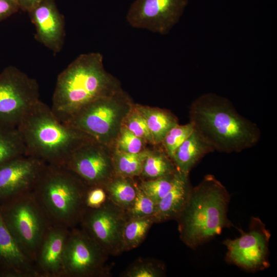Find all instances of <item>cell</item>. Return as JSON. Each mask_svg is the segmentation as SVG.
Here are the masks:
<instances>
[{
	"instance_id": "6",
	"label": "cell",
	"mask_w": 277,
	"mask_h": 277,
	"mask_svg": "<svg viewBox=\"0 0 277 277\" xmlns=\"http://www.w3.org/2000/svg\"><path fill=\"white\" fill-rule=\"evenodd\" d=\"M0 214L19 246L34 263L42 241L52 223L32 191L1 204Z\"/></svg>"
},
{
	"instance_id": "19",
	"label": "cell",
	"mask_w": 277,
	"mask_h": 277,
	"mask_svg": "<svg viewBox=\"0 0 277 277\" xmlns=\"http://www.w3.org/2000/svg\"><path fill=\"white\" fill-rule=\"evenodd\" d=\"M213 152V148L194 129L177 148L171 159L179 172L189 175L191 169L203 157Z\"/></svg>"
},
{
	"instance_id": "24",
	"label": "cell",
	"mask_w": 277,
	"mask_h": 277,
	"mask_svg": "<svg viewBox=\"0 0 277 277\" xmlns=\"http://www.w3.org/2000/svg\"><path fill=\"white\" fill-rule=\"evenodd\" d=\"M150 151L135 153L117 150L112 159L115 175L132 178L141 173L144 162Z\"/></svg>"
},
{
	"instance_id": "32",
	"label": "cell",
	"mask_w": 277,
	"mask_h": 277,
	"mask_svg": "<svg viewBox=\"0 0 277 277\" xmlns=\"http://www.w3.org/2000/svg\"><path fill=\"white\" fill-rule=\"evenodd\" d=\"M107 199L106 192L103 186H90L86 194L85 206L87 208H97L102 206Z\"/></svg>"
},
{
	"instance_id": "33",
	"label": "cell",
	"mask_w": 277,
	"mask_h": 277,
	"mask_svg": "<svg viewBox=\"0 0 277 277\" xmlns=\"http://www.w3.org/2000/svg\"><path fill=\"white\" fill-rule=\"evenodd\" d=\"M20 10L16 0H0V22Z\"/></svg>"
},
{
	"instance_id": "30",
	"label": "cell",
	"mask_w": 277,
	"mask_h": 277,
	"mask_svg": "<svg viewBox=\"0 0 277 277\" xmlns=\"http://www.w3.org/2000/svg\"><path fill=\"white\" fill-rule=\"evenodd\" d=\"M123 122H125L124 126L135 135L154 144L146 119L136 109L128 113Z\"/></svg>"
},
{
	"instance_id": "7",
	"label": "cell",
	"mask_w": 277,
	"mask_h": 277,
	"mask_svg": "<svg viewBox=\"0 0 277 277\" xmlns=\"http://www.w3.org/2000/svg\"><path fill=\"white\" fill-rule=\"evenodd\" d=\"M128 106L121 90L90 103L64 123L105 144L119 133Z\"/></svg>"
},
{
	"instance_id": "21",
	"label": "cell",
	"mask_w": 277,
	"mask_h": 277,
	"mask_svg": "<svg viewBox=\"0 0 277 277\" xmlns=\"http://www.w3.org/2000/svg\"><path fill=\"white\" fill-rule=\"evenodd\" d=\"M131 179L114 175L103 186L108 199L125 211L130 207L136 194L137 186Z\"/></svg>"
},
{
	"instance_id": "26",
	"label": "cell",
	"mask_w": 277,
	"mask_h": 277,
	"mask_svg": "<svg viewBox=\"0 0 277 277\" xmlns=\"http://www.w3.org/2000/svg\"><path fill=\"white\" fill-rule=\"evenodd\" d=\"M164 264L151 258H139L121 274L123 277H161L165 274Z\"/></svg>"
},
{
	"instance_id": "9",
	"label": "cell",
	"mask_w": 277,
	"mask_h": 277,
	"mask_svg": "<svg viewBox=\"0 0 277 277\" xmlns=\"http://www.w3.org/2000/svg\"><path fill=\"white\" fill-rule=\"evenodd\" d=\"M109 255L81 228L70 229L63 260V277H107Z\"/></svg>"
},
{
	"instance_id": "4",
	"label": "cell",
	"mask_w": 277,
	"mask_h": 277,
	"mask_svg": "<svg viewBox=\"0 0 277 277\" xmlns=\"http://www.w3.org/2000/svg\"><path fill=\"white\" fill-rule=\"evenodd\" d=\"M27 155L47 164L64 166L73 151L93 140L83 132L61 122L51 107L39 100L17 126Z\"/></svg>"
},
{
	"instance_id": "14",
	"label": "cell",
	"mask_w": 277,
	"mask_h": 277,
	"mask_svg": "<svg viewBox=\"0 0 277 277\" xmlns=\"http://www.w3.org/2000/svg\"><path fill=\"white\" fill-rule=\"evenodd\" d=\"M46 164L35 157L26 154L0 166V204L32 191Z\"/></svg>"
},
{
	"instance_id": "25",
	"label": "cell",
	"mask_w": 277,
	"mask_h": 277,
	"mask_svg": "<svg viewBox=\"0 0 277 277\" xmlns=\"http://www.w3.org/2000/svg\"><path fill=\"white\" fill-rule=\"evenodd\" d=\"M178 171L171 159L165 152H150L145 159L140 174L148 180L172 174Z\"/></svg>"
},
{
	"instance_id": "16",
	"label": "cell",
	"mask_w": 277,
	"mask_h": 277,
	"mask_svg": "<svg viewBox=\"0 0 277 277\" xmlns=\"http://www.w3.org/2000/svg\"><path fill=\"white\" fill-rule=\"evenodd\" d=\"M70 228L51 224L42 241L34 262L38 277H63V260Z\"/></svg>"
},
{
	"instance_id": "31",
	"label": "cell",
	"mask_w": 277,
	"mask_h": 277,
	"mask_svg": "<svg viewBox=\"0 0 277 277\" xmlns=\"http://www.w3.org/2000/svg\"><path fill=\"white\" fill-rule=\"evenodd\" d=\"M143 140L136 136L125 126L121 127L117 140V150L135 153L142 151Z\"/></svg>"
},
{
	"instance_id": "34",
	"label": "cell",
	"mask_w": 277,
	"mask_h": 277,
	"mask_svg": "<svg viewBox=\"0 0 277 277\" xmlns=\"http://www.w3.org/2000/svg\"><path fill=\"white\" fill-rule=\"evenodd\" d=\"M44 0H16L20 10L28 12Z\"/></svg>"
},
{
	"instance_id": "3",
	"label": "cell",
	"mask_w": 277,
	"mask_h": 277,
	"mask_svg": "<svg viewBox=\"0 0 277 277\" xmlns=\"http://www.w3.org/2000/svg\"><path fill=\"white\" fill-rule=\"evenodd\" d=\"M230 195L213 175H206L192 187L188 201L176 219L181 241L196 249L234 226L228 218Z\"/></svg>"
},
{
	"instance_id": "28",
	"label": "cell",
	"mask_w": 277,
	"mask_h": 277,
	"mask_svg": "<svg viewBox=\"0 0 277 277\" xmlns=\"http://www.w3.org/2000/svg\"><path fill=\"white\" fill-rule=\"evenodd\" d=\"M156 203L149 197L137 186L136 196L130 207L125 211L127 220L153 216Z\"/></svg>"
},
{
	"instance_id": "13",
	"label": "cell",
	"mask_w": 277,
	"mask_h": 277,
	"mask_svg": "<svg viewBox=\"0 0 277 277\" xmlns=\"http://www.w3.org/2000/svg\"><path fill=\"white\" fill-rule=\"evenodd\" d=\"M93 140L76 148L64 166L89 187L103 185L115 175L112 160Z\"/></svg>"
},
{
	"instance_id": "10",
	"label": "cell",
	"mask_w": 277,
	"mask_h": 277,
	"mask_svg": "<svg viewBox=\"0 0 277 277\" xmlns=\"http://www.w3.org/2000/svg\"><path fill=\"white\" fill-rule=\"evenodd\" d=\"M241 236L227 239L226 261L247 271L255 272L270 266L269 243L270 231L258 217H251L248 230L239 229Z\"/></svg>"
},
{
	"instance_id": "11",
	"label": "cell",
	"mask_w": 277,
	"mask_h": 277,
	"mask_svg": "<svg viewBox=\"0 0 277 277\" xmlns=\"http://www.w3.org/2000/svg\"><path fill=\"white\" fill-rule=\"evenodd\" d=\"M126 221L125 210L108 199L99 208H87L80 224L107 255L115 256L124 252L122 235Z\"/></svg>"
},
{
	"instance_id": "18",
	"label": "cell",
	"mask_w": 277,
	"mask_h": 277,
	"mask_svg": "<svg viewBox=\"0 0 277 277\" xmlns=\"http://www.w3.org/2000/svg\"><path fill=\"white\" fill-rule=\"evenodd\" d=\"M192 188L189 175L180 172L170 191L156 204L153 215L155 223L176 220L188 201Z\"/></svg>"
},
{
	"instance_id": "27",
	"label": "cell",
	"mask_w": 277,
	"mask_h": 277,
	"mask_svg": "<svg viewBox=\"0 0 277 277\" xmlns=\"http://www.w3.org/2000/svg\"><path fill=\"white\" fill-rule=\"evenodd\" d=\"M180 172L157 179L142 181L138 187L156 204L170 191Z\"/></svg>"
},
{
	"instance_id": "20",
	"label": "cell",
	"mask_w": 277,
	"mask_h": 277,
	"mask_svg": "<svg viewBox=\"0 0 277 277\" xmlns=\"http://www.w3.org/2000/svg\"><path fill=\"white\" fill-rule=\"evenodd\" d=\"M136 109L146 119L154 144L162 143L168 132L178 124L176 117L168 111L146 106Z\"/></svg>"
},
{
	"instance_id": "12",
	"label": "cell",
	"mask_w": 277,
	"mask_h": 277,
	"mask_svg": "<svg viewBox=\"0 0 277 277\" xmlns=\"http://www.w3.org/2000/svg\"><path fill=\"white\" fill-rule=\"evenodd\" d=\"M188 0H134L126 20L132 27L166 35L179 22Z\"/></svg>"
},
{
	"instance_id": "15",
	"label": "cell",
	"mask_w": 277,
	"mask_h": 277,
	"mask_svg": "<svg viewBox=\"0 0 277 277\" xmlns=\"http://www.w3.org/2000/svg\"><path fill=\"white\" fill-rule=\"evenodd\" d=\"M28 13L35 27V39L54 54L60 52L64 43L65 23L55 0H44Z\"/></svg>"
},
{
	"instance_id": "23",
	"label": "cell",
	"mask_w": 277,
	"mask_h": 277,
	"mask_svg": "<svg viewBox=\"0 0 277 277\" xmlns=\"http://www.w3.org/2000/svg\"><path fill=\"white\" fill-rule=\"evenodd\" d=\"M26 154V148L17 127L0 126V166Z\"/></svg>"
},
{
	"instance_id": "8",
	"label": "cell",
	"mask_w": 277,
	"mask_h": 277,
	"mask_svg": "<svg viewBox=\"0 0 277 277\" xmlns=\"http://www.w3.org/2000/svg\"><path fill=\"white\" fill-rule=\"evenodd\" d=\"M39 100L36 80L13 66L0 73V126L17 127Z\"/></svg>"
},
{
	"instance_id": "29",
	"label": "cell",
	"mask_w": 277,
	"mask_h": 277,
	"mask_svg": "<svg viewBox=\"0 0 277 277\" xmlns=\"http://www.w3.org/2000/svg\"><path fill=\"white\" fill-rule=\"evenodd\" d=\"M194 129L193 125L189 122L185 125L177 124L168 132L162 143L165 152L171 159L177 148L192 133Z\"/></svg>"
},
{
	"instance_id": "1",
	"label": "cell",
	"mask_w": 277,
	"mask_h": 277,
	"mask_svg": "<svg viewBox=\"0 0 277 277\" xmlns=\"http://www.w3.org/2000/svg\"><path fill=\"white\" fill-rule=\"evenodd\" d=\"M190 122L214 151L240 152L261 139L258 126L240 114L226 97L206 93L197 97L189 109Z\"/></svg>"
},
{
	"instance_id": "17",
	"label": "cell",
	"mask_w": 277,
	"mask_h": 277,
	"mask_svg": "<svg viewBox=\"0 0 277 277\" xmlns=\"http://www.w3.org/2000/svg\"><path fill=\"white\" fill-rule=\"evenodd\" d=\"M0 277H38L34 263L19 246L1 214Z\"/></svg>"
},
{
	"instance_id": "22",
	"label": "cell",
	"mask_w": 277,
	"mask_h": 277,
	"mask_svg": "<svg viewBox=\"0 0 277 277\" xmlns=\"http://www.w3.org/2000/svg\"><path fill=\"white\" fill-rule=\"evenodd\" d=\"M154 223L155 220L152 216L127 220L122 235L123 251L137 247L145 240Z\"/></svg>"
},
{
	"instance_id": "2",
	"label": "cell",
	"mask_w": 277,
	"mask_h": 277,
	"mask_svg": "<svg viewBox=\"0 0 277 277\" xmlns=\"http://www.w3.org/2000/svg\"><path fill=\"white\" fill-rule=\"evenodd\" d=\"M121 90L107 72L100 52L78 56L58 76L51 110L63 123L88 104Z\"/></svg>"
},
{
	"instance_id": "5",
	"label": "cell",
	"mask_w": 277,
	"mask_h": 277,
	"mask_svg": "<svg viewBox=\"0 0 277 277\" xmlns=\"http://www.w3.org/2000/svg\"><path fill=\"white\" fill-rule=\"evenodd\" d=\"M89 186L64 166L46 164L32 192L52 224H80Z\"/></svg>"
}]
</instances>
